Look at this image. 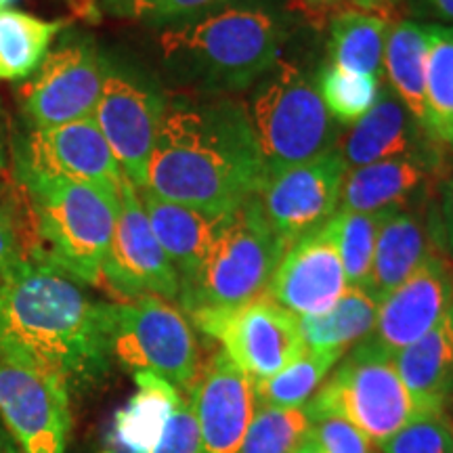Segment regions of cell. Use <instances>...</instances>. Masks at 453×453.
<instances>
[{
	"instance_id": "1",
	"label": "cell",
	"mask_w": 453,
	"mask_h": 453,
	"mask_svg": "<svg viewBox=\"0 0 453 453\" xmlns=\"http://www.w3.org/2000/svg\"><path fill=\"white\" fill-rule=\"evenodd\" d=\"M0 359L84 390L111 367L107 303L55 267L42 252L0 280Z\"/></svg>"
},
{
	"instance_id": "2",
	"label": "cell",
	"mask_w": 453,
	"mask_h": 453,
	"mask_svg": "<svg viewBox=\"0 0 453 453\" xmlns=\"http://www.w3.org/2000/svg\"><path fill=\"white\" fill-rule=\"evenodd\" d=\"M263 180V156L242 101L226 95L166 101L145 189L168 202L229 212Z\"/></svg>"
},
{
	"instance_id": "3",
	"label": "cell",
	"mask_w": 453,
	"mask_h": 453,
	"mask_svg": "<svg viewBox=\"0 0 453 453\" xmlns=\"http://www.w3.org/2000/svg\"><path fill=\"white\" fill-rule=\"evenodd\" d=\"M296 17L273 0H234L164 27L160 55L174 82L203 95L250 88L280 59Z\"/></svg>"
},
{
	"instance_id": "4",
	"label": "cell",
	"mask_w": 453,
	"mask_h": 453,
	"mask_svg": "<svg viewBox=\"0 0 453 453\" xmlns=\"http://www.w3.org/2000/svg\"><path fill=\"white\" fill-rule=\"evenodd\" d=\"M30 197L38 235L55 267L101 286V269L120 206V191L49 174H17Z\"/></svg>"
},
{
	"instance_id": "5",
	"label": "cell",
	"mask_w": 453,
	"mask_h": 453,
	"mask_svg": "<svg viewBox=\"0 0 453 453\" xmlns=\"http://www.w3.org/2000/svg\"><path fill=\"white\" fill-rule=\"evenodd\" d=\"M246 113L265 164V179L327 154L340 141L334 120L307 67L277 59L250 87Z\"/></svg>"
},
{
	"instance_id": "6",
	"label": "cell",
	"mask_w": 453,
	"mask_h": 453,
	"mask_svg": "<svg viewBox=\"0 0 453 453\" xmlns=\"http://www.w3.org/2000/svg\"><path fill=\"white\" fill-rule=\"evenodd\" d=\"M288 246L260 211L257 194L229 212L194 280L180 288L185 313L234 309L267 296Z\"/></svg>"
},
{
	"instance_id": "7",
	"label": "cell",
	"mask_w": 453,
	"mask_h": 453,
	"mask_svg": "<svg viewBox=\"0 0 453 453\" xmlns=\"http://www.w3.org/2000/svg\"><path fill=\"white\" fill-rule=\"evenodd\" d=\"M107 334L111 361L133 373H156L183 393L200 376L196 332L170 300L143 296L107 303Z\"/></svg>"
},
{
	"instance_id": "8",
	"label": "cell",
	"mask_w": 453,
	"mask_h": 453,
	"mask_svg": "<svg viewBox=\"0 0 453 453\" xmlns=\"http://www.w3.org/2000/svg\"><path fill=\"white\" fill-rule=\"evenodd\" d=\"M307 410L336 413L380 445L418 413L411 395L395 370L393 357L364 338L332 370Z\"/></svg>"
},
{
	"instance_id": "9",
	"label": "cell",
	"mask_w": 453,
	"mask_h": 453,
	"mask_svg": "<svg viewBox=\"0 0 453 453\" xmlns=\"http://www.w3.org/2000/svg\"><path fill=\"white\" fill-rule=\"evenodd\" d=\"M166 101L157 82L143 70L105 57L104 90L93 118L122 174L137 189L147 187V170Z\"/></svg>"
},
{
	"instance_id": "10",
	"label": "cell",
	"mask_w": 453,
	"mask_h": 453,
	"mask_svg": "<svg viewBox=\"0 0 453 453\" xmlns=\"http://www.w3.org/2000/svg\"><path fill=\"white\" fill-rule=\"evenodd\" d=\"M189 317L252 382L271 378L307 350L298 317L267 296L234 309H200Z\"/></svg>"
},
{
	"instance_id": "11",
	"label": "cell",
	"mask_w": 453,
	"mask_h": 453,
	"mask_svg": "<svg viewBox=\"0 0 453 453\" xmlns=\"http://www.w3.org/2000/svg\"><path fill=\"white\" fill-rule=\"evenodd\" d=\"M104 78L105 55L93 38L78 34L64 38L21 88V105L30 128H55L93 118Z\"/></svg>"
},
{
	"instance_id": "12",
	"label": "cell",
	"mask_w": 453,
	"mask_h": 453,
	"mask_svg": "<svg viewBox=\"0 0 453 453\" xmlns=\"http://www.w3.org/2000/svg\"><path fill=\"white\" fill-rule=\"evenodd\" d=\"M101 283L124 303L143 296L179 300L180 280L151 231L137 187L120 185V206L107 248Z\"/></svg>"
},
{
	"instance_id": "13",
	"label": "cell",
	"mask_w": 453,
	"mask_h": 453,
	"mask_svg": "<svg viewBox=\"0 0 453 453\" xmlns=\"http://www.w3.org/2000/svg\"><path fill=\"white\" fill-rule=\"evenodd\" d=\"M349 166L338 147L315 160L267 177L257 191L260 211L288 248L338 212Z\"/></svg>"
},
{
	"instance_id": "14",
	"label": "cell",
	"mask_w": 453,
	"mask_h": 453,
	"mask_svg": "<svg viewBox=\"0 0 453 453\" xmlns=\"http://www.w3.org/2000/svg\"><path fill=\"white\" fill-rule=\"evenodd\" d=\"M36 173L120 191V164L95 118L55 128H30L15 147V174Z\"/></svg>"
},
{
	"instance_id": "15",
	"label": "cell",
	"mask_w": 453,
	"mask_h": 453,
	"mask_svg": "<svg viewBox=\"0 0 453 453\" xmlns=\"http://www.w3.org/2000/svg\"><path fill=\"white\" fill-rule=\"evenodd\" d=\"M0 418L21 453H65L70 390L55 378L0 359Z\"/></svg>"
},
{
	"instance_id": "16",
	"label": "cell",
	"mask_w": 453,
	"mask_h": 453,
	"mask_svg": "<svg viewBox=\"0 0 453 453\" xmlns=\"http://www.w3.org/2000/svg\"><path fill=\"white\" fill-rule=\"evenodd\" d=\"M451 307L453 263L443 252H437L382 300L376 326L365 340L384 355L395 357L426 336Z\"/></svg>"
},
{
	"instance_id": "17",
	"label": "cell",
	"mask_w": 453,
	"mask_h": 453,
	"mask_svg": "<svg viewBox=\"0 0 453 453\" xmlns=\"http://www.w3.org/2000/svg\"><path fill=\"white\" fill-rule=\"evenodd\" d=\"M336 147L349 170L401 157L445 170L447 150L430 137L387 82L380 84L372 110L340 134Z\"/></svg>"
},
{
	"instance_id": "18",
	"label": "cell",
	"mask_w": 453,
	"mask_h": 453,
	"mask_svg": "<svg viewBox=\"0 0 453 453\" xmlns=\"http://www.w3.org/2000/svg\"><path fill=\"white\" fill-rule=\"evenodd\" d=\"M347 288V275L327 220L283 252L267 298L296 317H315L330 311Z\"/></svg>"
},
{
	"instance_id": "19",
	"label": "cell",
	"mask_w": 453,
	"mask_h": 453,
	"mask_svg": "<svg viewBox=\"0 0 453 453\" xmlns=\"http://www.w3.org/2000/svg\"><path fill=\"white\" fill-rule=\"evenodd\" d=\"M187 396L200 430L202 453H240L257 410L252 378L220 350L200 372Z\"/></svg>"
},
{
	"instance_id": "20",
	"label": "cell",
	"mask_w": 453,
	"mask_h": 453,
	"mask_svg": "<svg viewBox=\"0 0 453 453\" xmlns=\"http://www.w3.org/2000/svg\"><path fill=\"white\" fill-rule=\"evenodd\" d=\"M437 252H443L439 240V214L430 203L393 212L378 234L365 292L376 303H382Z\"/></svg>"
},
{
	"instance_id": "21",
	"label": "cell",
	"mask_w": 453,
	"mask_h": 453,
	"mask_svg": "<svg viewBox=\"0 0 453 453\" xmlns=\"http://www.w3.org/2000/svg\"><path fill=\"white\" fill-rule=\"evenodd\" d=\"M443 170L401 157L350 168L340 191L338 212H380L426 206Z\"/></svg>"
},
{
	"instance_id": "22",
	"label": "cell",
	"mask_w": 453,
	"mask_h": 453,
	"mask_svg": "<svg viewBox=\"0 0 453 453\" xmlns=\"http://www.w3.org/2000/svg\"><path fill=\"white\" fill-rule=\"evenodd\" d=\"M137 191L147 219H150L151 231H154L173 267L177 269L180 288H185L196 277L214 240L223 231L225 220L231 211H203V208L162 200L150 189Z\"/></svg>"
},
{
	"instance_id": "23",
	"label": "cell",
	"mask_w": 453,
	"mask_h": 453,
	"mask_svg": "<svg viewBox=\"0 0 453 453\" xmlns=\"http://www.w3.org/2000/svg\"><path fill=\"white\" fill-rule=\"evenodd\" d=\"M395 370L418 411L447 410L453 399V317L393 357Z\"/></svg>"
},
{
	"instance_id": "24",
	"label": "cell",
	"mask_w": 453,
	"mask_h": 453,
	"mask_svg": "<svg viewBox=\"0 0 453 453\" xmlns=\"http://www.w3.org/2000/svg\"><path fill=\"white\" fill-rule=\"evenodd\" d=\"M137 393L116 413L104 453H151L183 401V390L150 372L134 373Z\"/></svg>"
},
{
	"instance_id": "25",
	"label": "cell",
	"mask_w": 453,
	"mask_h": 453,
	"mask_svg": "<svg viewBox=\"0 0 453 453\" xmlns=\"http://www.w3.org/2000/svg\"><path fill=\"white\" fill-rule=\"evenodd\" d=\"M428 44V24H420L416 19L390 21L384 42V81L424 128Z\"/></svg>"
},
{
	"instance_id": "26",
	"label": "cell",
	"mask_w": 453,
	"mask_h": 453,
	"mask_svg": "<svg viewBox=\"0 0 453 453\" xmlns=\"http://www.w3.org/2000/svg\"><path fill=\"white\" fill-rule=\"evenodd\" d=\"M390 21L355 7L340 9L330 17L327 57L330 64L361 76L384 78V42Z\"/></svg>"
},
{
	"instance_id": "27",
	"label": "cell",
	"mask_w": 453,
	"mask_h": 453,
	"mask_svg": "<svg viewBox=\"0 0 453 453\" xmlns=\"http://www.w3.org/2000/svg\"><path fill=\"white\" fill-rule=\"evenodd\" d=\"M376 303L364 288H347V292L324 315L298 317V332L307 350L340 353L367 338L378 319Z\"/></svg>"
},
{
	"instance_id": "28",
	"label": "cell",
	"mask_w": 453,
	"mask_h": 453,
	"mask_svg": "<svg viewBox=\"0 0 453 453\" xmlns=\"http://www.w3.org/2000/svg\"><path fill=\"white\" fill-rule=\"evenodd\" d=\"M64 26L61 19H41L26 11H0V81H24L36 73Z\"/></svg>"
},
{
	"instance_id": "29",
	"label": "cell",
	"mask_w": 453,
	"mask_h": 453,
	"mask_svg": "<svg viewBox=\"0 0 453 453\" xmlns=\"http://www.w3.org/2000/svg\"><path fill=\"white\" fill-rule=\"evenodd\" d=\"M426 130L447 151H453V26L428 24Z\"/></svg>"
},
{
	"instance_id": "30",
	"label": "cell",
	"mask_w": 453,
	"mask_h": 453,
	"mask_svg": "<svg viewBox=\"0 0 453 453\" xmlns=\"http://www.w3.org/2000/svg\"><path fill=\"white\" fill-rule=\"evenodd\" d=\"M344 355L340 353H317V350H304L298 359L271 378L254 382V395L257 403L271 407H304L313 399L326 378L330 376L334 367Z\"/></svg>"
},
{
	"instance_id": "31",
	"label": "cell",
	"mask_w": 453,
	"mask_h": 453,
	"mask_svg": "<svg viewBox=\"0 0 453 453\" xmlns=\"http://www.w3.org/2000/svg\"><path fill=\"white\" fill-rule=\"evenodd\" d=\"M393 212L396 211L336 212L330 219L332 234L334 240H336L349 288H364L365 290L378 234H380L384 220Z\"/></svg>"
},
{
	"instance_id": "32",
	"label": "cell",
	"mask_w": 453,
	"mask_h": 453,
	"mask_svg": "<svg viewBox=\"0 0 453 453\" xmlns=\"http://www.w3.org/2000/svg\"><path fill=\"white\" fill-rule=\"evenodd\" d=\"M311 434L304 407H271L257 403L240 453H296Z\"/></svg>"
},
{
	"instance_id": "33",
	"label": "cell",
	"mask_w": 453,
	"mask_h": 453,
	"mask_svg": "<svg viewBox=\"0 0 453 453\" xmlns=\"http://www.w3.org/2000/svg\"><path fill=\"white\" fill-rule=\"evenodd\" d=\"M315 81L327 111L340 127L361 120L376 104L382 84L376 78L340 70L332 64L321 65L315 73Z\"/></svg>"
},
{
	"instance_id": "34",
	"label": "cell",
	"mask_w": 453,
	"mask_h": 453,
	"mask_svg": "<svg viewBox=\"0 0 453 453\" xmlns=\"http://www.w3.org/2000/svg\"><path fill=\"white\" fill-rule=\"evenodd\" d=\"M229 3L234 0H97V7L101 13L116 19L168 27L196 19Z\"/></svg>"
},
{
	"instance_id": "35",
	"label": "cell",
	"mask_w": 453,
	"mask_h": 453,
	"mask_svg": "<svg viewBox=\"0 0 453 453\" xmlns=\"http://www.w3.org/2000/svg\"><path fill=\"white\" fill-rule=\"evenodd\" d=\"M380 453H453V422L447 410L418 411L403 428L378 445Z\"/></svg>"
},
{
	"instance_id": "36",
	"label": "cell",
	"mask_w": 453,
	"mask_h": 453,
	"mask_svg": "<svg viewBox=\"0 0 453 453\" xmlns=\"http://www.w3.org/2000/svg\"><path fill=\"white\" fill-rule=\"evenodd\" d=\"M307 413L311 418V437L326 453H376L372 441L344 418L327 411L307 410Z\"/></svg>"
},
{
	"instance_id": "37",
	"label": "cell",
	"mask_w": 453,
	"mask_h": 453,
	"mask_svg": "<svg viewBox=\"0 0 453 453\" xmlns=\"http://www.w3.org/2000/svg\"><path fill=\"white\" fill-rule=\"evenodd\" d=\"M24 257L26 254L21 252L19 231H17L13 212L0 200V280Z\"/></svg>"
},
{
	"instance_id": "38",
	"label": "cell",
	"mask_w": 453,
	"mask_h": 453,
	"mask_svg": "<svg viewBox=\"0 0 453 453\" xmlns=\"http://www.w3.org/2000/svg\"><path fill=\"white\" fill-rule=\"evenodd\" d=\"M441 200H439V240L441 250L453 263V174L445 179L441 185Z\"/></svg>"
},
{
	"instance_id": "39",
	"label": "cell",
	"mask_w": 453,
	"mask_h": 453,
	"mask_svg": "<svg viewBox=\"0 0 453 453\" xmlns=\"http://www.w3.org/2000/svg\"><path fill=\"white\" fill-rule=\"evenodd\" d=\"M403 7L416 17L453 24V0H405Z\"/></svg>"
},
{
	"instance_id": "40",
	"label": "cell",
	"mask_w": 453,
	"mask_h": 453,
	"mask_svg": "<svg viewBox=\"0 0 453 453\" xmlns=\"http://www.w3.org/2000/svg\"><path fill=\"white\" fill-rule=\"evenodd\" d=\"M350 7L365 11V13H373V15H380L384 19L390 21V17L396 15V11L390 4V0H349Z\"/></svg>"
},
{
	"instance_id": "41",
	"label": "cell",
	"mask_w": 453,
	"mask_h": 453,
	"mask_svg": "<svg viewBox=\"0 0 453 453\" xmlns=\"http://www.w3.org/2000/svg\"><path fill=\"white\" fill-rule=\"evenodd\" d=\"M304 9L313 11V13H327V11H336L338 7H344L347 0H300Z\"/></svg>"
},
{
	"instance_id": "42",
	"label": "cell",
	"mask_w": 453,
	"mask_h": 453,
	"mask_svg": "<svg viewBox=\"0 0 453 453\" xmlns=\"http://www.w3.org/2000/svg\"><path fill=\"white\" fill-rule=\"evenodd\" d=\"M0 453H21L19 447H17L13 434L9 433L7 424L0 418Z\"/></svg>"
},
{
	"instance_id": "43",
	"label": "cell",
	"mask_w": 453,
	"mask_h": 453,
	"mask_svg": "<svg viewBox=\"0 0 453 453\" xmlns=\"http://www.w3.org/2000/svg\"><path fill=\"white\" fill-rule=\"evenodd\" d=\"M4 168H7V128H4L3 105H0V177H3Z\"/></svg>"
},
{
	"instance_id": "44",
	"label": "cell",
	"mask_w": 453,
	"mask_h": 453,
	"mask_svg": "<svg viewBox=\"0 0 453 453\" xmlns=\"http://www.w3.org/2000/svg\"><path fill=\"white\" fill-rule=\"evenodd\" d=\"M296 453H326V451H324V449H321V447H319V443H317V441H315V439H313V437H311V434H309V439H307V441H304V443L298 447V449H296Z\"/></svg>"
},
{
	"instance_id": "45",
	"label": "cell",
	"mask_w": 453,
	"mask_h": 453,
	"mask_svg": "<svg viewBox=\"0 0 453 453\" xmlns=\"http://www.w3.org/2000/svg\"><path fill=\"white\" fill-rule=\"evenodd\" d=\"M403 3H405V0H390V4H393V9L396 11V13H399V11L403 9Z\"/></svg>"
},
{
	"instance_id": "46",
	"label": "cell",
	"mask_w": 453,
	"mask_h": 453,
	"mask_svg": "<svg viewBox=\"0 0 453 453\" xmlns=\"http://www.w3.org/2000/svg\"><path fill=\"white\" fill-rule=\"evenodd\" d=\"M11 3H13V0H0V11H3V9H7Z\"/></svg>"
},
{
	"instance_id": "47",
	"label": "cell",
	"mask_w": 453,
	"mask_h": 453,
	"mask_svg": "<svg viewBox=\"0 0 453 453\" xmlns=\"http://www.w3.org/2000/svg\"><path fill=\"white\" fill-rule=\"evenodd\" d=\"M447 413H449V418H451V422H453V399L449 401V405H447Z\"/></svg>"
},
{
	"instance_id": "48",
	"label": "cell",
	"mask_w": 453,
	"mask_h": 453,
	"mask_svg": "<svg viewBox=\"0 0 453 453\" xmlns=\"http://www.w3.org/2000/svg\"><path fill=\"white\" fill-rule=\"evenodd\" d=\"M451 317H453V307H451Z\"/></svg>"
}]
</instances>
